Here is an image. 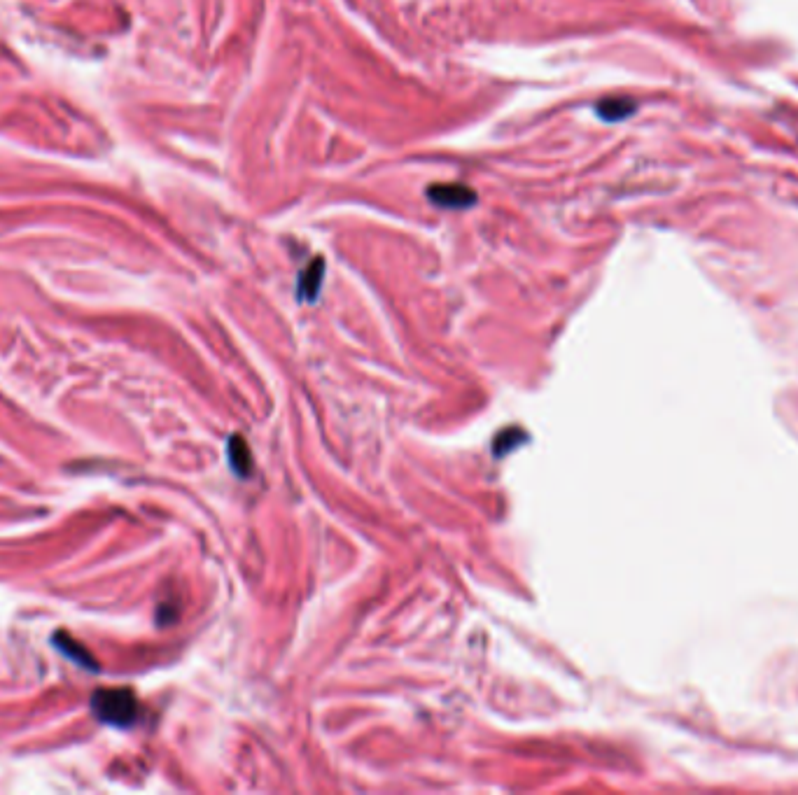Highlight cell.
<instances>
[{
    "mask_svg": "<svg viewBox=\"0 0 798 795\" xmlns=\"http://www.w3.org/2000/svg\"><path fill=\"white\" fill-rule=\"evenodd\" d=\"M94 712L101 721L115 723V726H124L131 723L136 716V700L129 691H101L91 700Z\"/></svg>",
    "mask_w": 798,
    "mask_h": 795,
    "instance_id": "6da1fadb",
    "label": "cell"
},
{
    "mask_svg": "<svg viewBox=\"0 0 798 795\" xmlns=\"http://www.w3.org/2000/svg\"><path fill=\"white\" fill-rule=\"evenodd\" d=\"M430 199L441 203V206H446V208H465L472 201H476V196L469 192L467 187H460V185H437V187H430Z\"/></svg>",
    "mask_w": 798,
    "mask_h": 795,
    "instance_id": "7a4b0ae2",
    "label": "cell"
}]
</instances>
